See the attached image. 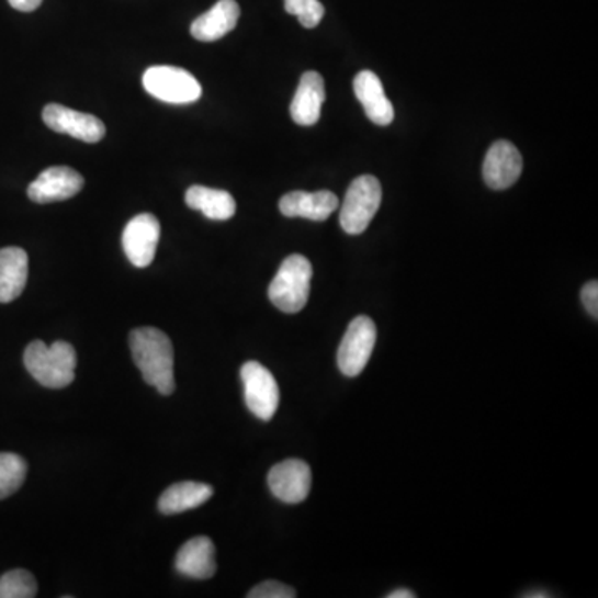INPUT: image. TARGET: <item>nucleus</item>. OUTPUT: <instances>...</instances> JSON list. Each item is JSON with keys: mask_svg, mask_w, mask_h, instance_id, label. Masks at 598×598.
<instances>
[{"mask_svg": "<svg viewBox=\"0 0 598 598\" xmlns=\"http://www.w3.org/2000/svg\"><path fill=\"white\" fill-rule=\"evenodd\" d=\"M131 349L135 364L145 383L157 387L158 393L168 396L174 391V354L170 338L160 329L138 328L131 332Z\"/></svg>", "mask_w": 598, "mask_h": 598, "instance_id": "obj_1", "label": "nucleus"}, {"mask_svg": "<svg viewBox=\"0 0 598 598\" xmlns=\"http://www.w3.org/2000/svg\"><path fill=\"white\" fill-rule=\"evenodd\" d=\"M24 364L32 377L48 390H63L76 380V349L66 341L52 346L31 342L24 352Z\"/></svg>", "mask_w": 598, "mask_h": 598, "instance_id": "obj_2", "label": "nucleus"}, {"mask_svg": "<svg viewBox=\"0 0 598 598\" xmlns=\"http://www.w3.org/2000/svg\"><path fill=\"white\" fill-rule=\"evenodd\" d=\"M312 280L313 267L308 258L303 255H291L281 263L277 277L268 287L270 302L280 312L290 315L302 312L309 300Z\"/></svg>", "mask_w": 598, "mask_h": 598, "instance_id": "obj_3", "label": "nucleus"}, {"mask_svg": "<svg viewBox=\"0 0 598 598\" xmlns=\"http://www.w3.org/2000/svg\"><path fill=\"white\" fill-rule=\"evenodd\" d=\"M383 200L380 180L373 174H361L349 185L342 202L339 223L348 235H361L366 232L376 216Z\"/></svg>", "mask_w": 598, "mask_h": 598, "instance_id": "obj_4", "label": "nucleus"}, {"mask_svg": "<svg viewBox=\"0 0 598 598\" xmlns=\"http://www.w3.org/2000/svg\"><path fill=\"white\" fill-rule=\"evenodd\" d=\"M144 87L155 99L177 105L196 102L202 97L199 80L180 67H150L144 74Z\"/></svg>", "mask_w": 598, "mask_h": 598, "instance_id": "obj_5", "label": "nucleus"}, {"mask_svg": "<svg viewBox=\"0 0 598 598\" xmlns=\"http://www.w3.org/2000/svg\"><path fill=\"white\" fill-rule=\"evenodd\" d=\"M376 336V325L368 316H358L349 323L338 349V366L345 376L354 377L363 373L373 354Z\"/></svg>", "mask_w": 598, "mask_h": 598, "instance_id": "obj_6", "label": "nucleus"}, {"mask_svg": "<svg viewBox=\"0 0 598 598\" xmlns=\"http://www.w3.org/2000/svg\"><path fill=\"white\" fill-rule=\"evenodd\" d=\"M245 400L248 409L263 421H270L280 404V387L273 374L257 361H248L241 368Z\"/></svg>", "mask_w": 598, "mask_h": 598, "instance_id": "obj_7", "label": "nucleus"}, {"mask_svg": "<svg viewBox=\"0 0 598 598\" xmlns=\"http://www.w3.org/2000/svg\"><path fill=\"white\" fill-rule=\"evenodd\" d=\"M45 125L57 134L70 135L87 144H97L105 137L102 120L90 113L77 112L67 106L50 103L42 112Z\"/></svg>", "mask_w": 598, "mask_h": 598, "instance_id": "obj_8", "label": "nucleus"}, {"mask_svg": "<svg viewBox=\"0 0 598 598\" xmlns=\"http://www.w3.org/2000/svg\"><path fill=\"white\" fill-rule=\"evenodd\" d=\"M160 232V222L151 213H142L127 223L122 235V245L134 267L147 268L154 263Z\"/></svg>", "mask_w": 598, "mask_h": 598, "instance_id": "obj_9", "label": "nucleus"}, {"mask_svg": "<svg viewBox=\"0 0 598 598\" xmlns=\"http://www.w3.org/2000/svg\"><path fill=\"white\" fill-rule=\"evenodd\" d=\"M86 185L82 174L70 167H50L42 171L27 189L32 202L55 203L72 199Z\"/></svg>", "mask_w": 598, "mask_h": 598, "instance_id": "obj_10", "label": "nucleus"}, {"mask_svg": "<svg viewBox=\"0 0 598 598\" xmlns=\"http://www.w3.org/2000/svg\"><path fill=\"white\" fill-rule=\"evenodd\" d=\"M271 493L286 504H300L312 490V469L300 459H286L268 474Z\"/></svg>", "mask_w": 598, "mask_h": 598, "instance_id": "obj_11", "label": "nucleus"}, {"mask_svg": "<svg viewBox=\"0 0 598 598\" xmlns=\"http://www.w3.org/2000/svg\"><path fill=\"white\" fill-rule=\"evenodd\" d=\"M522 167V155L516 145L507 140L496 142L484 158V182L493 190L509 189L519 180Z\"/></svg>", "mask_w": 598, "mask_h": 598, "instance_id": "obj_12", "label": "nucleus"}, {"mask_svg": "<svg viewBox=\"0 0 598 598\" xmlns=\"http://www.w3.org/2000/svg\"><path fill=\"white\" fill-rule=\"evenodd\" d=\"M325 100L326 90L323 77L318 72H313V70L303 74L296 93H294L293 102H291V119L297 125H305V127L318 124Z\"/></svg>", "mask_w": 598, "mask_h": 598, "instance_id": "obj_13", "label": "nucleus"}, {"mask_svg": "<svg viewBox=\"0 0 598 598\" xmlns=\"http://www.w3.org/2000/svg\"><path fill=\"white\" fill-rule=\"evenodd\" d=\"M354 93L373 124L381 127L393 124L394 106L376 74L371 70L359 72L354 79Z\"/></svg>", "mask_w": 598, "mask_h": 598, "instance_id": "obj_14", "label": "nucleus"}, {"mask_svg": "<svg viewBox=\"0 0 598 598\" xmlns=\"http://www.w3.org/2000/svg\"><path fill=\"white\" fill-rule=\"evenodd\" d=\"M339 200L335 193L291 192L280 200V212L287 218H306L313 222H325L338 210Z\"/></svg>", "mask_w": 598, "mask_h": 598, "instance_id": "obj_15", "label": "nucleus"}, {"mask_svg": "<svg viewBox=\"0 0 598 598\" xmlns=\"http://www.w3.org/2000/svg\"><path fill=\"white\" fill-rule=\"evenodd\" d=\"M215 552L208 537H195L178 551L174 567L185 577L206 580L216 572Z\"/></svg>", "mask_w": 598, "mask_h": 598, "instance_id": "obj_16", "label": "nucleus"}, {"mask_svg": "<svg viewBox=\"0 0 598 598\" xmlns=\"http://www.w3.org/2000/svg\"><path fill=\"white\" fill-rule=\"evenodd\" d=\"M239 5L236 0H218L208 12L192 24V35L200 42H215L225 37L238 24Z\"/></svg>", "mask_w": 598, "mask_h": 598, "instance_id": "obj_17", "label": "nucleus"}, {"mask_svg": "<svg viewBox=\"0 0 598 598\" xmlns=\"http://www.w3.org/2000/svg\"><path fill=\"white\" fill-rule=\"evenodd\" d=\"M29 257L22 248L0 250V303H11L21 296L27 284Z\"/></svg>", "mask_w": 598, "mask_h": 598, "instance_id": "obj_18", "label": "nucleus"}, {"mask_svg": "<svg viewBox=\"0 0 598 598\" xmlns=\"http://www.w3.org/2000/svg\"><path fill=\"white\" fill-rule=\"evenodd\" d=\"M213 496V487L202 483H178L168 487L158 500V509L161 514L173 516V514L187 512L196 509L208 503Z\"/></svg>", "mask_w": 598, "mask_h": 598, "instance_id": "obj_19", "label": "nucleus"}, {"mask_svg": "<svg viewBox=\"0 0 598 598\" xmlns=\"http://www.w3.org/2000/svg\"><path fill=\"white\" fill-rule=\"evenodd\" d=\"M187 205L196 212H202L206 218L225 222L236 213V202L225 190L208 189V187L193 185L187 190Z\"/></svg>", "mask_w": 598, "mask_h": 598, "instance_id": "obj_20", "label": "nucleus"}, {"mask_svg": "<svg viewBox=\"0 0 598 598\" xmlns=\"http://www.w3.org/2000/svg\"><path fill=\"white\" fill-rule=\"evenodd\" d=\"M27 477V462L12 452H0V500L18 493Z\"/></svg>", "mask_w": 598, "mask_h": 598, "instance_id": "obj_21", "label": "nucleus"}, {"mask_svg": "<svg viewBox=\"0 0 598 598\" xmlns=\"http://www.w3.org/2000/svg\"><path fill=\"white\" fill-rule=\"evenodd\" d=\"M37 582L27 571H11L0 577V598H34Z\"/></svg>", "mask_w": 598, "mask_h": 598, "instance_id": "obj_22", "label": "nucleus"}, {"mask_svg": "<svg viewBox=\"0 0 598 598\" xmlns=\"http://www.w3.org/2000/svg\"><path fill=\"white\" fill-rule=\"evenodd\" d=\"M284 11L306 29L318 27L325 18V8L319 0H284Z\"/></svg>", "mask_w": 598, "mask_h": 598, "instance_id": "obj_23", "label": "nucleus"}, {"mask_svg": "<svg viewBox=\"0 0 598 598\" xmlns=\"http://www.w3.org/2000/svg\"><path fill=\"white\" fill-rule=\"evenodd\" d=\"M250 598H294L296 597V591L294 588L287 587V585L280 584L277 580L263 582V584L257 585V587L251 588Z\"/></svg>", "mask_w": 598, "mask_h": 598, "instance_id": "obj_24", "label": "nucleus"}, {"mask_svg": "<svg viewBox=\"0 0 598 598\" xmlns=\"http://www.w3.org/2000/svg\"><path fill=\"white\" fill-rule=\"evenodd\" d=\"M582 303L591 318H598V283L597 281H588L582 290Z\"/></svg>", "mask_w": 598, "mask_h": 598, "instance_id": "obj_25", "label": "nucleus"}, {"mask_svg": "<svg viewBox=\"0 0 598 598\" xmlns=\"http://www.w3.org/2000/svg\"><path fill=\"white\" fill-rule=\"evenodd\" d=\"M9 4L21 12H34L35 9L41 8L42 0H9Z\"/></svg>", "mask_w": 598, "mask_h": 598, "instance_id": "obj_26", "label": "nucleus"}, {"mask_svg": "<svg viewBox=\"0 0 598 598\" xmlns=\"http://www.w3.org/2000/svg\"><path fill=\"white\" fill-rule=\"evenodd\" d=\"M416 595L413 594V591L407 590V588H399V590L391 591L390 595H387V598H414Z\"/></svg>", "mask_w": 598, "mask_h": 598, "instance_id": "obj_27", "label": "nucleus"}, {"mask_svg": "<svg viewBox=\"0 0 598 598\" xmlns=\"http://www.w3.org/2000/svg\"><path fill=\"white\" fill-rule=\"evenodd\" d=\"M523 597H529V598H542V597H549V594H526L523 595Z\"/></svg>", "mask_w": 598, "mask_h": 598, "instance_id": "obj_28", "label": "nucleus"}]
</instances>
